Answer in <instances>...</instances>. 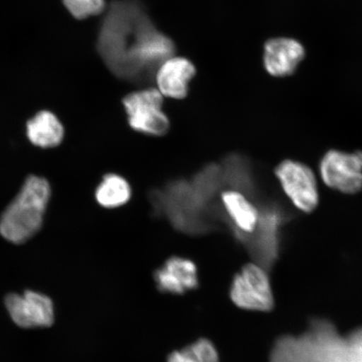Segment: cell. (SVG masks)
<instances>
[{"label":"cell","instance_id":"1","mask_svg":"<svg viewBox=\"0 0 362 362\" xmlns=\"http://www.w3.org/2000/svg\"><path fill=\"white\" fill-rule=\"evenodd\" d=\"M98 49L113 74L132 83L155 80L158 68L173 57L172 40L153 24L139 0H115L104 18Z\"/></svg>","mask_w":362,"mask_h":362},{"label":"cell","instance_id":"2","mask_svg":"<svg viewBox=\"0 0 362 362\" xmlns=\"http://www.w3.org/2000/svg\"><path fill=\"white\" fill-rule=\"evenodd\" d=\"M270 362H362V327L341 334L330 321L314 319L304 333L280 337Z\"/></svg>","mask_w":362,"mask_h":362},{"label":"cell","instance_id":"3","mask_svg":"<svg viewBox=\"0 0 362 362\" xmlns=\"http://www.w3.org/2000/svg\"><path fill=\"white\" fill-rule=\"evenodd\" d=\"M214 197L196 180H179L172 181L163 191L153 192L152 202L156 209L180 232L202 234L214 228L211 203Z\"/></svg>","mask_w":362,"mask_h":362},{"label":"cell","instance_id":"4","mask_svg":"<svg viewBox=\"0 0 362 362\" xmlns=\"http://www.w3.org/2000/svg\"><path fill=\"white\" fill-rule=\"evenodd\" d=\"M51 187L47 180L30 176L0 219L2 236L18 244L33 237L43 223Z\"/></svg>","mask_w":362,"mask_h":362},{"label":"cell","instance_id":"5","mask_svg":"<svg viewBox=\"0 0 362 362\" xmlns=\"http://www.w3.org/2000/svg\"><path fill=\"white\" fill-rule=\"evenodd\" d=\"M163 97L160 90L153 88L127 95L123 104L130 128L152 137H161L168 133L170 120L163 111Z\"/></svg>","mask_w":362,"mask_h":362},{"label":"cell","instance_id":"6","mask_svg":"<svg viewBox=\"0 0 362 362\" xmlns=\"http://www.w3.org/2000/svg\"><path fill=\"white\" fill-rule=\"evenodd\" d=\"M268 270L250 262L235 275L230 296L233 302L241 309L270 312L274 308V296Z\"/></svg>","mask_w":362,"mask_h":362},{"label":"cell","instance_id":"7","mask_svg":"<svg viewBox=\"0 0 362 362\" xmlns=\"http://www.w3.org/2000/svg\"><path fill=\"white\" fill-rule=\"evenodd\" d=\"M4 306L13 323L22 329L47 328L55 322L52 298L40 291L28 289L8 294Z\"/></svg>","mask_w":362,"mask_h":362},{"label":"cell","instance_id":"8","mask_svg":"<svg viewBox=\"0 0 362 362\" xmlns=\"http://www.w3.org/2000/svg\"><path fill=\"white\" fill-rule=\"evenodd\" d=\"M276 177L285 194L297 209L310 214L319 204L318 187L314 172L303 163L284 160L276 167Z\"/></svg>","mask_w":362,"mask_h":362},{"label":"cell","instance_id":"9","mask_svg":"<svg viewBox=\"0 0 362 362\" xmlns=\"http://www.w3.org/2000/svg\"><path fill=\"white\" fill-rule=\"evenodd\" d=\"M320 173L328 187L353 194L362 189V151H328L320 164Z\"/></svg>","mask_w":362,"mask_h":362},{"label":"cell","instance_id":"10","mask_svg":"<svg viewBox=\"0 0 362 362\" xmlns=\"http://www.w3.org/2000/svg\"><path fill=\"white\" fill-rule=\"evenodd\" d=\"M224 219L228 221L235 238L243 244L256 232L260 212L247 194L237 189H225L220 194Z\"/></svg>","mask_w":362,"mask_h":362},{"label":"cell","instance_id":"11","mask_svg":"<svg viewBox=\"0 0 362 362\" xmlns=\"http://www.w3.org/2000/svg\"><path fill=\"white\" fill-rule=\"evenodd\" d=\"M305 56L304 47L293 39H271L264 45V66L276 78L293 75Z\"/></svg>","mask_w":362,"mask_h":362},{"label":"cell","instance_id":"12","mask_svg":"<svg viewBox=\"0 0 362 362\" xmlns=\"http://www.w3.org/2000/svg\"><path fill=\"white\" fill-rule=\"evenodd\" d=\"M194 75L196 67L191 61L173 56L158 68L155 80L163 96L183 99L187 96L189 83Z\"/></svg>","mask_w":362,"mask_h":362},{"label":"cell","instance_id":"13","mask_svg":"<svg viewBox=\"0 0 362 362\" xmlns=\"http://www.w3.org/2000/svg\"><path fill=\"white\" fill-rule=\"evenodd\" d=\"M157 287L161 292L184 293L198 287L197 269L191 260L172 257L155 273Z\"/></svg>","mask_w":362,"mask_h":362},{"label":"cell","instance_id":"14","mask_svg":"<svg viewBox=\"0 0 362 362\" xmlns=\"http://www.w3.org/2000/svg\"><path fill=\"white\" fill-rule=\"evenodd\" d=\"M27 135L36 146L55 147L62 141L64 129L53 113L42 111L27 124Z\"/></svg>","mask_w":362,"mask_h":362},{"label":"cell","instance_id":"15","mask_svg":"<svg viewBox=\"0 0 362 362\" xmlns=\"http://www.w3.org/2000/svg\"><path fill=\"white\" fill-rule=\"evenodd\" d=\"M132 188L128 180L117 174L104 176L96 191L99 205L105 208L123 206L132 197Z\"/></svg>","mask_w":362,"mask_h":362},{"label":"cell","instance_id":"16","mask_svg":"<svg viewBox=\"0 0 362 362\" xmlns=\"http://www.w3.org/2000/svg\"><path fill=\"white\" fill-rule=\"evenodd\" d=\"M223 170L224 183L229 189H237L248 197L253 192V182L247 162L239 155L226 156L221 165Z\"/></svg>","mask_w":362,"mask_h":362},{"label":"cell","instance_id":"17","mask_svg":"<svg viewBox=\"0 0 362 362\" xmlns=\"http://www.w3.org/2000/svg\"><path fill=\"white\" fill-rule=\"evenodd\" d=\"M168 362H219V356L214 344L201 339L181 351L172 353Z\"/></svg>","mask_w":362,"mask_h":362},{"label":"cell","instance_id":"18","mask_svg":"<svg viewBox=\"0 0 362 362\" xmlns=\"http://www.w3.org/2000/svg\"><path fill=\"white\" fill-rule=\"evenodd\" d=\"M65 7L76 19L98 16L106 8L105 0H63Z\"/></svg>","mask_w":362,"mask_h":362}]
</instances>
